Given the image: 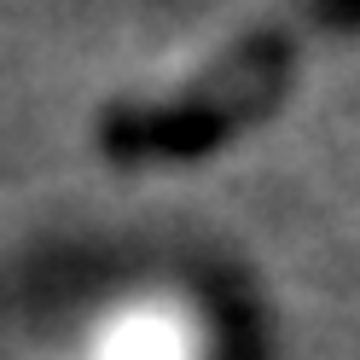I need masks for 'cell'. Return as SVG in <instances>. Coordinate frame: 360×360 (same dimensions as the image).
I'll list each match as a JSON object with an SVG mask.
<instances>
[{"mask_svg": "<svg viewBox=\"0 0 360 360\" xmlns=\"http://www.w3.org/2000/svg\"><path fill=\"white\" fill-rule=\"evenodd\" d=\"M47 360H221V326L186 285L122 279L70 314Z\"/></svg>", "mask_w": 360, "mask_h": 360, "instance_id": "cell-2", "label": "cell"}, {"mask_svg": "<svg viewBox=\"0 0 360 360\" xmlns=\"http://www.w3.org/2000/svg\"><path fill=\"white\" fill-rule=\"evenodd\" d=\"M285 64H290V41H250V47H238V58L204 64L198 76L186 70L163 94L122 105L105 122V134L117 151L134 157H192L215 146V134L244 128L250 105L285 82Z\"/></svg>", "mask_w": 360, "mask_h": 360, "instance_id": "cell-1", "label": "cell"}]
</instances>
